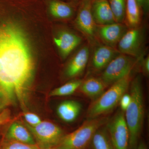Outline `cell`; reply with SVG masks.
I'll use <instances>...</instances> for the list:
<instances>
[{
    "label": "cell",
    "instance_id": "cell-1",
    "mask_svg": "<svg viewBox=\"0 0 149 149\" xmlns=\"http://www.w3.org/2000/svg\"><path fill=\"white\" fill-rule=\"evenodd\" d=\"M35 62L27 35L12 21L0 22V103L23 109L34 78Z\"/></svg>",
    "mask_w": 149,
    "mask_h": 149
},
{
    "label": "cell",
    "instance_id": "cell-2",
    "mask_svg": "<svg viewBox=\"0 0 149 149\" xmlns=\"http://www.w3.org/2000/svg\"><path fill=\"white\" fill-rule=\"evenodd\" d=\"M131 101L124 112L129 133L130 149H136L143 124L144 106L142 79L137 76L130 82Z\"/></svg>",
    "mask_w": 149,
    "mask_h": 149
},
{
    "label": "cell",
    "instance_id": "cell-3",
    "mask_svg": "<svg viewBox=\"0 0 149 149\" xmlns=\"http://www.w3.org/2000/svg\"><path fill=\"white\" fill-rule=\"evenodd\" d=\"M131 82L130 75L118 80L90 105L87 111L88 118H95L107 114L119 104L122 96L126 93Z\"/></svg>",
    "mask_w": 149,
    "mask_h": 149
},
{
    "label": "cell",
    "instance_id": "cell-4",
    "mask_svg": "<svg viewBox=\"0 0 149 149\" xmlns=\"http://www.w3.org/2000/svg\"><path fill=\"white\" fill-rule=\"evenodd\" d=\"M106 118H88L79 128L63 136L56 146L59 149H84L91 142L95 133L107 122Z\"/></svg>",
    "mask_w": 149,
    "mask_h": 149
},
{
    "label": "cell",
    "instance_id": "cell-5",
    "mask_svg": "<svg viewBox=\"0 0 149 149\" xmlns=\"http://www.w3.org/2000/svg\"><path fill=\"white\" fill-rule=\"evenodd\" d=\"M139 59L120 54L104 70L100 78L107 87L130 75Z\"/></svg>",
    "mask_w": 149,
    "mask_h": 149
},
{
    "label": "cell",
    "instance_id": "cell-6",
    "mask_svg": "<svg viewBox=\"0 0 149 149\" xmlns=\"http://www.w3.org/2000/svg\"><path fill=\"white\" fill-rule=\"evenodd\" d=\"M146 32L141 25L128 29L118 44L119 53L140 59L143 56Z\"/></svg>",
    "mask_w": 149,
    "mask_h": 149
},
{
    "label": "cell",
    "instance_id": "cell-7",
    "mask_svg": "<svg viewBox=\"0 0 149 149\" xmlns=\"http://www.w3.org/2000/svg\"><path fill=\"white\" fill-rule=\"evenodd\" d=\"M78 30L88 40V45L95 47L100 44L97 35V24L91 12V1L81 2L75 20Z\"/></svg>",
    "mask_w": 149,
    "mask_h": 149
},
{
    "label": "cell",
    "instance_id": "cell-8",
    "mask_svg": "<svg viewBox=\"0 0 149 149\" xmlns=\"http://www.w3.org/2000/svg\"><path fill=\"white\" fill-rule=\"evenodd\" d=\"M26 125L32 135L34 136L40 148L56 146L64 136L61 128L49 121H42L34 126L27 123Z\"/></svg>",
    "mask_w": 149,
    "mask_h": 149
},
{
    "label": "cell",
    "instance_id": "cell-9",
    "mask_svg": "<svg viewBox=\"0 0 149 149\" xmlns=\"http://www.w3.org/2000/svg\"><path fill=\"white\" fill-rule=\"evenodd\" d=\"M107 129L113 149H128L129 133L124 112L118 111L108 123Z\"/></svg>",
    "mask_w": 149,
    "mask_h": 149
},
{
    "label": "cell",
    "instance_id": "cell-10",
    "mask_svg": "<svg viewBox=\"0 0 149 149\" xmlns=\"http://www.w3.org/2000/svg\"><path fill=\"white\" fill-rule=\"evenodd\" d=\"M128 29L124 23L114 22L97 25V35L103 45L116 49L118 44Z\"/></svg>",
    "mask_w": 149,
    "mask_h": 149
},
{
    "label": "cell",
    "instance_id": "cell-11",
    "mask_svg": "<svg viewBox=\"0 0 149 149\" xmlns=\"http://www.w3.org/2000/svg\"><path fill=\"white\" fill-rule=\"evenodd\" d=\"M82 37L68 30H62L54 38L61 56L66 58L82 42Z\"/></svg>",
    "mask_w": 149,
    "mask_h": 149
},
{
    "label": "cell",
    "instance_id": "cell-12",
    "mask_svg": "<svg viewBox=\"0 0 149 149\" xmlns=\"http://www.w3.org/2000/svg\"><path fill=\"white\" fill-rule=\"evenodd\" d=\"M90 47L84 45L77 51L67 65L65 74L66 77L72 78L83 73L90 60Z\"/></svg>",
    "mask_w": 149,
    "mask_h": 149
},
{
    "label": "cell",
    "instance_id": "cell-13",
    "mask_svg": "<svg viewBox=\"0 0 149 149\" xmlns=\"http://www.w3.org/2000/svg\"><path fill=\"white\" fill-rule=\"evenodd\" d=\"M91 60V68L94 71L103 70L110 62L119 54L116 49L99 44L95 47Z\"/></svg>",
    "mask_w": 149,
    "mask_h": 149
},
{
    "label": "cell",
    "instance_id": "cell-14",
    "mask_svg": "<svg viewBox=\"0 0 149 149\" xmlns=\"http://www.w3.org/2000/svg\"><path fill=\"white\" fill-rule=\"evenodd\" d=\"M91 12L97 25H105L116 22L108 0H92Z\"/></svg>",
    "mask_w": 149,
    "mask_h": 149
},
{
    "label": "cell",
    "instance_id": "cell-15",
    "mask_svg": "<svg viewBox=\"0 0 149 149\" xmlns=\"http://www.w3.org/2000/svg\"><path fill=\"white\" fill-rule=\"evenodd\" d=\"M107 87L100 77H91L83 80L79 89L84 95L94 100L104 93Z\"/></svg>",
    "mask_w": 149,
    "mask_h": 149
},
{
    "label": "cell",
    "instance_id": "cell-16",
    "mask_svg": "<svg viewBox=\"0 0 149 149\" xmlns=\"http://www.w3.org/2000/svg\"><path fill=\"white\" fill-rule=\"evenodd\" d=\"M82 109V105L73 100L62 102L57 108V113L61 119L68 123L74 121L78 117Z\"/></svg>",
    "mask_w": 149,
    "mask_h": 149
},
{
    "label": "cell",
    "instance_id": "cell-17",
    "mask_svg": "<svg viewBox=\"0 0 149 149\" xmlns=\"http://www.w3.org/2000/svg\"><path fill=\"white\" fill-rule=\"evenodd\" d=\"M7 137L11 141L30 145L37 144L29 130L18 122L13 123L10 125L8 131Z\"/></svg>",
    "mask_w": 149,
    "mask_h": 149
},
{
    "label": "cell",
    "instance_id": "cell-18",
    "mask_svg": "<svg viewBox=\"0 0 149 149\" xmlns=\"http://www.w3.org/2000/svg\"><path fill=\"white\" fill-rule=\"evenodd\" d=\"M141 8L137 0H126V10L124 24L128 29L141 25Z\"/></svg>",
    "mask_w": 149,
    "mask_h": 149
},
{
    "label": "cell",
    "instance_id": "cell-19",
    "mask_svg": "<svg viewBox=\"0 0 149 149\" xmlns=\"http://www.w3.org/2000/svg\"><path fill=\"white\" fill-rule=\"evenodd\" d=\"M49 10L54 17L61 19L71 18L74 12L72 6L58 0H52L49 4Z\"/></svg>",
    "mask_w": 149,
    "mask_h": 149
},
{
    "label": "cell",
    "instance_id": "cell-20",
    "mask_svg": "<svg viewBox=\"0 0 149 149\" xmlns=\"http://www.w3.org/2000/svg\"><path fill=\"white\" fill-rule=\"evenodd\" d=\"M92 141L93 149H114L107 130L101 127L96 131Z\"/></svg>",
    "mask_w": 149,
    "mask_h": 149
},
{
    "label": "cell",
    "instance_id": "cell-21",
    "mask_svg": "<svg viewBox=\"0 0 149 149\" xmlns=\"http://www.w3.org/2000/svg\"><path fill=\"white\" fill-rule=\"evenodd\" d=\"M108 1L113 14L116 22L124 23L125 17L126 0Z\"/></svg>",
    "mask_w": 149,
    "mask_h": 149
},
{
    "label": "cell",
    "instance_id": "cell-22",
    "mask_svg": "<svg viewBox=\"0 0 149 149\" xmlns=\"http://www.w3.org/2000/svg\"><path fill=\"white\" fill-rule=\"evenodd\" d=\"M82 82V80H76L68 82L51 91L49 96L50 97H62L72 95L79 89Z\"/></svg>",
    "mask_w": 149,
    "mask_h": 149
},
{
    "label": "cell",
    "instance_id": "cell-23",
    "mask_svg": "<svg viewBox=\"0 0 149 149\" xmlns=\"http://www.w3.org/2000/svg\"><path fill=\"white\" fill-rule=\"evenodd\" d=\"M39 146L23 143L17 141H11L3 149H40Z\"/></svg>",
    "mask_w": 149,
    "mask_h": 149
},
{
    "label": "cell",
    "instance_id": "cell-24",
    "mask_svg": "<svg viewBox=\"0 0 149 149\" xmlns=\"http://www.w3.org/2000/svg\"><path fill=\"white\" fill-rule=\"evenodd\" d=\"M24 116L27 124L31 126H35L42 121L38 116L32 113H24Z\"/></svg>",
    "mask_w": 149,
    "mask_h": 149
},
{
    "label": "cell",
    "instance_id": "cell-25",
    "mask_svg": "<svg viewBox=\"0 0 149 149\" xmlns=\"http://www.w3.org/2000/svg\"><path fill=\"white\" fill-rule=\"evenodd\" d=\"M131 101V96L130 94H124L120 99L119 104H120L121 110L125 112Z\"/></svg>",
    "mask_w": 149,
    "mask_h": 149
},
{
    "label": "cell",
    "instance_id": "cell-26",
    "mask_svg": "<svg viewBox=\"0 0 149 149\" xmlns=\"http://www.w3.org/2000/svg\"><path fill=\"white\" fill-rule=\"evenodd\" d=\"M140 60L141 61V65L142 72L144 75L148 76L149 74V56L145 57H142Z\"/></svg>",
    "mask_w": 149,
    "mask_h": 149
},
{
    "label": "cell",
    "instance_id": "cell-27",
    "mask_svg": "<svg viewBox=\"0 0 149 149\" xmlns=\"http://www.w3.org/2000/svg\"><path fill=\"white\" fill-rule=\"evenodd\" d=\"M10 119V113L8 110L0 112V126L6 123Z\"/></svg>",
    "mask_w": 149,
    "mask_h": 149
},
{
    "label": "cell",
    "instance_id": "cell-28",
    "mask_svg": "<svg viewBox=\"0 0 149 149\" xmlns=\"http://www.w3.org/2000/svg\"><path fill=\"white\" fill-rule=\"evenodd\" d=\"M136 149H148L146 146L143 143H139L138 147H136Z\"/></svg>",
    "mask_w": 149,
    "mask_h": 149
},
{
    "label": "cell",
    "instance_id": "cell-29",
    "mask_svg": "<svg viewBox=\"0 0 149 149\" xmlns=\"http://www.w3.org/2000/svg\"><path fill=\"white\" fill-rule=\"evenodd\" d=\"M137 1L141 8H143V6L144 0H137Z\"/></svg>",
    "mask_w": 149,
    "mask_h": 149
},
{
    "label": "cell",
    "instance_id": "cell-30",
    "mask_svg": "<svg viewBox=\"0 0 149 149\" xmlns=\"http://www.w3.org/2000/svg\"><path fill=\"white\" fill-rule=\"evenodd\" d=\"M40 149H59L56 146L48 147V148H40Z\"/></svg>",
    "mask_w": 149,
    "mask_h": 149
},
{
    "label": "cell",
    "instance_id": "cell-31",
    "mask_svg": "<svg viewBox=\"0 0 149 149\" xmlns=\"http://www.w3.org/2000/svg\"><path fill=\"white\" fill-rule=\"evenodd\" d=\"M4 107H3V106L1 104V103H0V111H1V110L2 109H3V108Z\"/></svg>",
    "mask_w": 149,
    "mask_h": 149
},
{
    "label": "cell",
    "instance_id": "cell-32",
    "mask_svg": "<svg viewBox=\"0 0 149 149\" xmlns=\"http://www.w3.org/2000/svg\"><path fill=\"white\" fill-rule=\"evenodd\" d=\"M81 2H82V1H87V0H81ZM88 1H92V0H88Z\"/></svg>",
    "mask_w": 149,
    "mask_h": 149
}]
</instances>
